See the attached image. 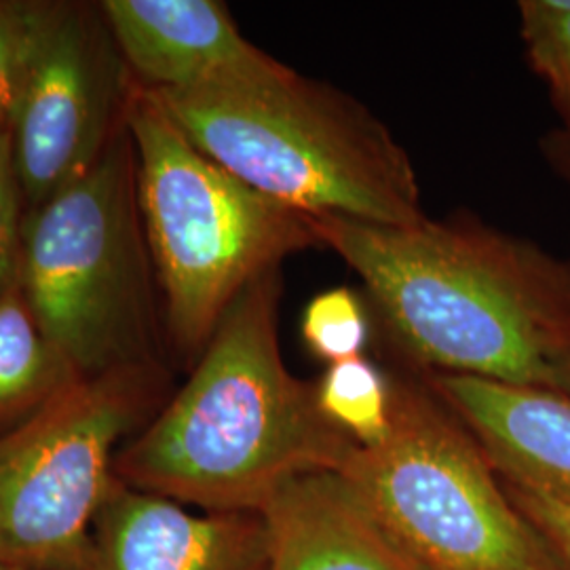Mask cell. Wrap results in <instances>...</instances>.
I'll return each mask as SVG.
<instances>
[{
    "instance_id": "obj_11",
    "label": "cell",
    "mask_w": 570,
    "mask_h": 570,
    "mask_svg": "<svg viewBox=\"0 0 570 570\" xmlns=\"http://www.w3.org/2000/svg\"><path fill=\"white\" fill-rule=\"evenodd\" d=\"M501 482L570 503V397L543 387L429 374Z\"/></svg>"
},
{
    "instance_id": "obj_12",
    "label": "cell",
    "mask_w": 570,
    "mask_h": 570,
    "mask_svg": "<svg viewBox=\"0 0 570 570\" xmlns=\"http://www.w3.org/2000/svg\"><path fill=\"white\" fill-rule=\"evenodd\" d=\"M261 515L268 570H419L341 471L289 480Z\"/></svg>"
},
{
    "instance_id": "obj_14",
    "label": "cell",
    "mask_w": 570,
    "mask_h": 570,
    "mask_svg": "<svg viewBox=\"0 0 570 570\" xmlns=\"http://www.w3.org/2000/svg\"><path fill=\"white\" fill-rule=\"evenodd\" d=\"M315 395L327 421L360 446H374L387 435L391 381L364 355L327 366Z\"/></svg>"
},
{
    "instance_id": "obj_3",
    "label": "cell",
    "mask_w": 570,
    "mask_h": 570,
    "mask_svg": "<svg viewBox=\"0 0 570 570\" xmlns=\"http://www.w3.org/2000/svg\"><path fill=\"white\" fill-rule=\"evenodd\" d=\"M150 94L209 159L279 204L372 225L428 218L406 148L330 82L277 61L245 81Z\"/></svg>"
},
{
    "instance_id": "obj_8",
    "label": "cell",
    "mask_w": 570,
    "mask_h": 570,
    "mask_svg": "<svg viewBox=\"0 0 570 570\" xmlns=\"http://www.w3.org/2000/svg\"><path fill=\"white\" fill-rule=\"evenodd\" d=\"M134 87L100 4H37L28 68L9 129L28 209L100 164L127 122Z\"/></svg>"
},
{
    "instance_id": "obj_4",
    "label": "cell",
    "mask_w": 570,
    "mask_h": 570,
    "mask_svg": "<svg viewBox=\"0 0 570 570\" xmlns=\"http://www.w3.org/2000/svg\"><path fill=\"white\" fill-rule=\"evenodd\" d=\"M127 127L138 159L144 233L164 294L165 334L197 362L247 285L322 242L313 216L266 197L209 159L140 85L129 100Z\"/></svg>"
},
{
    "instance_id": "obj_7",
    "label": "cell",
    "mask_w": 570,
    "mask_h": 570,
    "mask_svg": "<svg viewBox=\"0 0 570 570\" xmlns=\"http://www.w3.org/2000/svg\"><path fill=\"white\" fill-rule=\"evenodd\" d=\"M167 381L165 366L82 376L0 433V562L89 570L117 449L165 406Z\"/></svg>"
},
{
    "instance_id": "obj_16",
    "label": "cell",
    "mask_w": 570,
    "mask_h": 570,
    "mask_svg": "<svg viewBox=\"0 0 570 570\" xmlns=\"http://www.w3.org/2000/svg\"><path fill=\"white\" fill-rule=\"evenodd\" d=\"M366 306L348 287H332L306 305L301 334L308 351L330 366L362 357L370 336Z\"/></svg>"
},
{
    "instance_id": "obj_18",
    "label": "cell",
    "mask_w": 570,
    "mask_h": 570,
    "mask_svg": "<svg viewBox=\"0 0 570 570\" xmlns=\"http://www.w3.org/2000/svg\"><path fill=\"white\" fill-rule=\"evenodd\" d=\"M23 193L13 164L11 138H0V294L20 284Z\"/></svg>"
},
{
    "instance_id": "obj_9",
    "label": "cell",
    "mask_w": 570,
    "mask_h": 570,
    "mask_svg": "<svg viewBox=\"0 0 570 570\" xmlns=\"http://www.w3.org/2000/svg\"><path fill=\"white\" fill-rule=\"evenodd\" d=\"M261 513H195L119 478L91 534L89 570H268Z\"/></svg>"
},
{
    "instance_id": "obj_1",
    "label": "cell",
    "mask_w": 570,
    "mask_h": 570,
    "mask_svg": "<svg viewBox=\"0 0 570 570\" xmlns=\"http://www.w3.org/2000/svg\"><path fill=\"white\" fill-rule=\"evenodd\" d=\"M313 223L322 247L360 275L389 345L412 366L550 389L570 348V261L473 216Z\"/></svg>"
},
{
    "instance_id": "obj_13",
    "label": "cell",
    "mask_w": 570,
    "mask_h": 570,
    "mask_svg": "<svg viewBox=\"0 0 570 570\" xmlns=\"http://www.w3.org/2000/svg\"><path fill=\"white\" fill-rule=\"evenodd\" d=\"M79 379L42 334L21 285L0 294V433L20 425Z\"/></svg>"
},
{
    "instance_id": "obj_22",
    "label": "cell",
    "mask_w": 570,
    "mask_h": 570,
    "mask_svg": "<svg viewBox=\"0 0 570 570\" xmlns=\"http://www.w3.org/2000/svg\"><path fill=\"white\" fill-rule=\"evenodd\" d=\"M0 570H30V569H21V567H13V564H4V562H0Z\"/></svg>"
},
{
    "instance_id": "obj_15",
    "label": "cell",
    "mask_w": 570,
    "mask_h": 570,
    "mask_svg": "<svg viewBox=\"0 0 570 570\" xmlns=\"http://www.w3.org/2000/svg\"><path fill=\"white\" fill-rule=\"evenodd\" d=\"M518 7L530 68L548 85L562 127L570 129V0H522Z\"/></svg>"
},
{
    "instance_id": "obj_17",
    "label": "cell",
    "mask_w": 570,
    "mask_h": 570,
    "mask_svg": "<svg viewBox=\"0 0 570 570\" xmlns=\"http://www.w3.org/2000/svg\"><path fill=\"white\" fill-rule=\"evenodd\" d=\"M37 0H0V134H9L28 68Z\"/></svg>"
},
{
    "instance_id": "obj_19",
    "label": "cell",
    "mask_w": 570,
    "mask_h": 570,
    "mask_svg": "<svg viewBox=\"0 0 570 570\" xmlns=\"http://www.w3.org/2000/svg\"><path fill=\"white\" fill-rule=\"evenodd\" d=\"M511 503L543 534L562 570H570V503L501 482Z\"/></svg>"
},
{
    "instance_id": "obj_6",
    "label": "cell",
    "mask_w": 570,
    "mask_h": 570,
    "mask_svg": "<svg viewBox=\"0 0 570 570\" xmlns=\"http://www.w3.org/2000/svg\"><path fill=\"white\" fill-rule=\"evenodd\" d=\"M391 381V425L341 473L419 570H562L433 389Z\"/></svg>"
},
{
    "instance_id": "obj_21",
    "label": "cell",
    "mask_w": 570,
    "mask_h": 570,
    "mask_svg": "<svg viewBox=\"0 0 570 570\" xmlns=\"http://www.w3.org/2000/svg\"><path fill=\"white\" fill-rule=\"evenodd\" d=\"M550 389L570 397V348L553 364Z\"/></svg>"
},
{
    "instance_id": "obj_23",
    "label": "cell",
    "mask_w": 570,
    "mask_h": 570,
    "mask_svg": "<svg viewBox=\"0 0 570 570\" xmlns=\"http://www.w3.org/2000/svg\"><path fill=\"white\" fill-rule=\"evenodd\" d=\"M2 136H4V134H0V138H2Z\"/></svg>"
},
{
    "instance_id": "obj_20",
    "label": "cell",
    "mask_w": 570,
    "mask_h": 570,
    "mask_svg": "<svg viewBox=\"0 0 570 570\" xmlns=\"http://www.w3.org/2000/svg\"><path fill=\"white\" fill-rule=\"evenodd\" d=\"M541 153L551 169L570 186V129L558 127L541 140Z\"/></svg>"
},
{
    "instance_id": "obj_5",
    "label": "cell",
    "mask_w": 570,
    "mask_h": 570,
    "mask_svg": "<svg viewBox=\"0 0 570 570\" xmlns=\"http://www.w3.org/2000/svg\"><path fill=\"white\" fill-rule=\"evenodd\" d=\"M129 127L85 178L26 209L20 285L42 334L81 376L165 366L164 313Z\"/></svg>"
},
{
    "instance_id": "obj_2",
    "label": "cell",
    "mask_w": 570,
    "mask_h": 570,
    "mask_svg": "<svg viewBox=\"0 0 570 570\" xmlns=\"http://www.w3.org/2000/svg\"><path fill=\"white\" fill-rule=\"evenodd\" d=\"M282 289L273 268L239 294L184 387L119 450L121 482L212 513H261L289 480L345 468L360 444L324 416L315 383L285 367Z\"/></svg>"
},
{
    "instance_id": "obj_10",
    "label": "cell",
    "mask_w": 570,
    "mask_h": 570,
    "mask_svg": "<svg viewBox=\"0 0 570 570\" xmlns=\"http://www.w3.org/2000/svg\"><path fill=\"white\" fill-rule=\"evenodd\" d=\"M100 9L131 79L148 91L245 81L279 61L247 41L218 0H104Z\"/></svg>"
}]
</instances>
